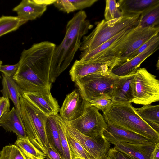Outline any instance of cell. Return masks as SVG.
I'll return each mask as SVG.
<instances>
[{"instance_id":"obj_1","label":"cell","mask_w":159,"mask_h":159,"mask_svg":"<svg viewBox=\"0 0 159 159\" xmlns=\"http://www.w3.org/2000/svg\"><path fill=\"white\" fill-rule=\"evenodd\" d=\"M56 47L52 43L44 41L22 52L13 78L23 93L51 89L49 72Z\"/></svg>"},{"instance_id":"obj_2","label":"cell","mask_w":159,"mask_h":159,"mask_svg":"<svg viewBox=\"0 0 159 159\" xmlns=\"http://www.w3.org/2000/svg\"><path fill=\"white\" fill-rule=\"evenodd\" d=\"M87 17L85 12L81 10L67 22L64 38L54 51L49 75L51 84L70 65L79 49L83 37L93 27Z\"/></svg>"},{"instance_id":"obj_3","label":"cell","mask_w":159,"mask_h":159,"mask_svg":"<svg viewBox=\"0 0 159 159\" xmlns=\"http://www.w3.org/2000/svg\"><path fill=\"white\" fill-rule=\"evenodd\" d=\"M131 103L113 102L103 112L106 123L159 143V133L138 115Z\"/></svg>"},{"instance_id":"obj_4","label":"cell","mask_w":159,"mask_h":159,"mask_svg":"<svg viewBox=\"0 0 159 159\" xmlns=\"http://www.w3.org/2000/svg\"><path fill=\"white\" fill-rule=\"evenodd\" d=\"M141 14L123 16L108 21L103 19L88 35L84 36L79 48L81 53L93 50L125 29L137 25Z\"/></svg>"},{"instance_id":"obj_5","label":"cell","mask_w":159,"mask_h":159,"mask_svg":"<svg viewBox=\"0 0 159 159\" xmlns=\"http://www.w3.org/2000/svg\"><path fill=\"white\" fill-rule=\"evenodd\" d=\"M20 103L21 117L29 139L46 154L49 144L45 130L48 116L22 96Z\"/></svg>"},{"instance_id":"obj_6","label":"cell","mask_w":159,"mask_h":159,"mask_svg":"<svg viewBox=\"0 0 159 159\" xmlns=\"http://www.w3.org/2000/svg\"><path fill=\"white\" fill-rule=\"evenodd\" d=\"M118 78L111 73H99L79 78L75 82L83 98L89 102L99 98H106L111 99Z\"/></svg>"},{"instance_id":"obj_7","label":"cell","mask_w":159,"mask_h":159,"mask_svg":"<svg viewBox=\"0 0 159 159\" xmlns=\"http://www.w3.org/2000/svg\"><path fill=\"white\" fill-rule=\"evenodd\" d=\"M130 85L132 102L145 105L159 100V81L146 68L137 70Z\"/></svg>"},{"instance_id":"obj_8","label":"cell","mask_w":159,"mask_h":159,"mask_svg":"<svg viewBox=\"0 0 159 159\" xmlns=\"http://www.w3.org/2000/svg\"><path fill=\"white\" fill-rule=\"evenodd\" d=\"M65 123L83 134L91 137L103 135L107 126L103 116L97 108L89 102L81 116Z\"/></svg>"},{"instance_id":"obj_9","label":"cell","mask_w":159,"mask_h":159,"mask_svg":"<svg viewBox=\"0 0 159 159\" xmlns=\"http://www.w3.org/2000/svg\"><path fill=\"white\" fill-rule=\"evenodd\" d=\"M66 124L67 130L78 141L92 159H102L107 156L110 144L103 134L89 137Z\"/></svg>"},{"instance_id":"obj_10","label":"cell","mask_w":159,"mask_h":159,"mask_svg":"<svg viewBox=\"0 0 159 159\" xmlns=\"http://www.w3.org/2000/svg\"><path fill=\"white\" fill-rule=\"evenodd\" d=\"M89 104L83 97L79 89L66 95L60 109V116L65 122L77 119L84 113Z\"/></svg>"},{"instance_id":"obj_11","label":"cell","mask_w":159,"mask_h":159,"mask_svg":"<svg viewBox=\"0 0 159 159\" xmlns=\"http://www.w3.org/2000/svg\"><path fill=\"white\" fill-rule=\"evenodd\" d=\"M51 89L34 92H24L22 96L48 116L59 111L57 101L52 95Z\"/></svg>"},{"instance_id":"obj_12","label":"cell","mask_w":159,"mask_h":159,"mask_svg":"<svg viewBox=\"0 0 159 159\" xmlns=\"http://www.w3.org/2000/svg\"><path fill=\"white\" fill-rule=\"evenodd\" d=\"M107 123V126L103 134L110 143L114 145L121 142L133 144L158 143L137 134L118 128L109 123Z\"/></svg>"},{"instance_id":"obj_13","label":"cell","mask_w":159,"mask_h":159,"mask_svg":"<svg viewBox=\"0 0 159 159\" xmlns=\"http://www.w3.org/2000/svg\"><path fill=\"white\" fill-rule=\"evenodd\" d=\"M159 45L158 41L131 59L113 66L110 73L118 77L134 74L143 62L159 49Z\"/></svg>"},{"instance_id":"obj_14","label":"cell","mask_w":159,"mask_h":159,"mask_svg":"<svg viewBox=\"0 0 159 159\" xmlns=\"http://www.w3.org/2000/svg\"><path fill=\"white\" fill-rule=\"evenodd\" d=\"M114 64L76 60L69 71L71 80L96 73H109Z\"/></svg>"},{"instance_id":"obj_15","label":"cell","mask_w":159,"mask_h":159,"mask_svg":"<svg viewBox=\"0 0 159 159\" xmlns=\"http://www.w3.org/2000/svg\"><path fill=\"white\" fill-rule=\"evenodd\" d=\"M47 5L40 3L38 0H23L13 9L17 17L26 21L41 17L47 9Z\"/></svg>"},{"instance_id":"obj_16","label":"cell","mask_w":159,"mask_h":159,"mask_svg":"<svg viewBox=\"0 0 159 159\" xmlns=\"http://www.w3.org/2000/svg\"><path fill=\"white\" fill-rule=\"evenodd\" d=\"M0 126L7 132L15 133L17 138L27 137L21 116L14 107L1 117Z\"/></svg>"},{"instance_id":"obj_17","label":"cell","mask_w":159,"mask_h":159,"mask_svg":"<svg viewBox=\"0 0 159 159\" xmlns=\"http://www.w3.org/2000/svg\"><path fill=\"white\" fill-rule=\"evenodd\" d=\"M155 144L154 143L133 144L121 142L115 145L114 148L135 159H149Z\"/></svg>"},{"instance_id":"obj_18","label":"cell","mask_w":159,"mask_h":159,"mask_svg":"<svg viewBox=\"0 0 159 159\" xmlns=\"http://www.w3.org/2000/svg\"><path fill=\"white\" fill-rule=\"evenodd\" d=\"M137 26L138 30L135 37L128 48L116 60L114 66L120 64L129 55L138 48L152 36L159 33V26L144 28L140 27L137 25Z\"/></svg>"},{"instance_id":"obj_19","label":"cell","mask_w":159,"mask_h":159,"mask_svg":"<svg viewBox=\"0 0 159 159\" xmlns=\"http://www.w3.org/2000/svg\"><path fill=\"white\" fill-rule=\"evenodd\" d=\"M159 4V0H120L117 6L123 16L141 14Z\"/></svg>"},{"instance_id":"obj_20","label":"cell","mask_w":159,"mask_h":159,"mask_svg":"<svg viewBox=\"0 0 159 159\" xmlns=\"http://www.w3.org/2000/svg\"><path fill=\"white\" fill-rule=\"evenodd\" d=\"M134 74L118 78L116 83L111 98L113 102L120 103L132 102L130 84Z\"/></svg>"},{"instance_id":"obj_21","label":"cell","mask_w":159,"mask_h":159,"mask_svg":"<svg viewBox=\"0 0 159 159\" xmlns=\"http://www.w3.org/2000/svg\"><path fill=\"white\" fill-rule=\"evenodd\" d=\"M2 89L1 90L2 96L10 99L15 108L21 116L20 98L23 93L21 89L16 84L13 77H9L2 74Z\"/></svg>"},{"instance_id":"obj_22","label":"cell","mask_w":159,"mask_h":159,"mask_svg":"<svg viewBox=\"0 0 159 159\" xmlns=\"http://www.w3.org/2000/svg\"><path fill=\"white\" fill-rule=\"evenodd\" d=\"M136 25L125 29L91 51L85 53H81L79 60L82 61H88L94 59L123 38Z\"/></svg>"},{"instance_id":"obj_23","label":"cell","mask_w":159,"mask_h":159,"mask_svg":"<svg viewBox=\"0 0 159 159\" xmlns=\"http://www.w3.org/2000/svg\"><path fill=\"white\" fill-rule=\"evenodd\" d=\"M45 130L49 144H51L60 154L63 159V151L61 143L58 128L54 115L48 117Z\"/></svg>"},{"instance_id":"obj_24","label":"cell","mask_w":159,"mask_h":159,"mask_svg":"<svg viewBox=\"0 0 159 159\" xmlns=\"http://www.w3.org/2000/svg\"><path fill=\"white\" fill-rule=\"evenodd\" d=\"M159 4L147 9L142 13L137 25L142 28L159 26Z\"/></svg>"},{"instance_id":"obj_25","label":"cell","mask_w":159,"mask_h":159,"mask_svg":"<svg viewBox=\"0 0 159 159\" xmlns=\"http://www.w3.org/2000/svg\"><path fill=\"white\" fill-rule=\"evenodd\" d=\"M15 144L18 147L28 159H45L46 155L30 141L28 137L17 138Z\"/></svg>"},{"instance_id":"obj_26","label":"cell","mask_w":159,"mask_h":159,"mask_svg":"<svg viewBox=\"0 0 159 159\" xmlns=\"http://www.w3.org/2000/svg\"><path fill=\"white\" fill-rule=\"evenodd\" d=\"M138 115L149 125H159V105L148 104L135 108Z\"/></svg>"},{"instance_id":"obj_27","label":"cell","mask_w":159,"mask_h":159,"mask_svg":"<svg viewBox=\"0 0 159 159\" xmlns=\"http://www.w3.org/2000/svg\"><path fill=\"white\" fill-rule=\"evenodd\" d=\"M27 22L17 16H2L0 17V37L16 30Z\"/></svg>"},{"instance_id":"obj_28","label":"cell","mask_w":159,"mask_h":159,"mask_svg":"<svg viewBox=\"0 0 159 159\" xmlns=\"http://www.w3.org/2000/svg\"><path fill=\"white\" fill-rule=\"evenodd\" d=\"M57 125L61 144L63 151V159H72L68 144L66 134L65 122L58 114L54 115Z\"/></svg>"},{"instance_id":"obj_29","label":"cell","mask_w":159,"mask_h":159,"mask_svg":"<svg viewBox=\"0 0 159 159\" xmlns=\"http://www.w3.org/2000/svg\"><path fill=\"white\" fill-rule=\"evenodd\" d=\"M66 134L72 159H92L78 141L67 130L66 128Z\"/></svg>"},{"instance_id":"obj_30","label":"cell","mask_w":159,"mask_h":159,"mask_svg":"<svg viewBox=\"0 0 159 159\" xmlns=\"http://www.w3.org/2000/svg\"><path fill=\"white\" fill-rule=\"evenodd\" d=\"M0 159H28L15 144L6 145L0 152Z\"/></svg>"},{"instance_id":"obj_31","label":"cell","mask_w":159,"mask_h":159,"mask_svg":"<svg viewBox=\"0 0 159 159\" xmlns=\"http://www.w3.org/2000/svg\"><path fill=\"white\" fill-rule=\"evenodd\" d=\"M122 13L118 8L115 0H106L104 11L105 20L108 21L123 16Z\"/></svg>"},{"instance_id":"obj_32","label":"cell","mask_w":159,"mask_h":159,"mask_svg":"<svg viewBox=\"0 0 159 159\" xmlns=\"http://www.w3.org/2000/svg\"><path fill=\"white\" fill-rule=\"evenodd\" d=\"M158 41H159V33L152 36L138 48L129 55L118 65L127 61L137 56L144 51L148 47Z\"/></svg>"},{"instance_id":"obj_33","label":"cell","mask_w":159,"mask_h":159,"mask_svg":"<svg viewBox=\"0 0 159 159\" xmlns=\"http://www.w3.org/2000/svg\"><path fill=\"white\" fill-rule=\"evenodd\" d=\"M112 102L111 99L102 98L91 100L89 102L91 105L94 106L98 110H101L103 112L107 110Z\"/></svg>"},{"instance_id":"obj_34","label":"cell","mask_w":159,"mask_h":159,"mask_svg":"<svg viewBox=\"0 0 159 159\" xmlns=\"http://www.w3.org/2000/svg\"><path fill=\"white\" fill-rule=\"evenodd\" d=\"M53 4L59 10L67 13L75 11L71 0H56Z\"/></svg>"},{"instance_id":"obj_35","label":"cell","mask_w":159,"mask_h":159,"mask_svg":"<svg viewBox=\"0 0 159 159\" xmlns=\"http://www.w3.org/2000/svg\"><path fill=\"white\" fill-rule=\"evenodd\" d=\"M18 63L12 65H2L0 68V72L5 75L13 77L16 74L18 68Z\"/></svg>"},{"instance_id":"obj_36","label":"cell","mask_w":159,"mask_h":159,"mask_svg":"<svg viewBox=\"0 0 159 159\" xmlns=\"http://www.w3.org/2000/svg\"><path fill=\"white\" fill-rule=\"evenodd\" d=\"M98 1V0H71L75 11L90 7Z\"/></svg>"},{"instance_id":"obj_37","label":"cell","mask_w":159,"mask_h":159,"mask_svg":"<svg viewBox=\"0 0 159 159\" xmlns=\"http://www.w3.org/2000/svg\"><path fill=\"white\" fill-rule=\"evenodd\" d=\"M107 156L110 159H132L131 157L114 147L110 149Z\"/></svg>"},{"instance_id":"obj_38","label":"cell","mask_w":159,"mask_h":159,"mask_svg":"<svg viewBox=\"0 0 159 159\" xmlns=\"http://www.w3.org/2000/svg\"><path fill=\"white\" fill-rule=\"evenodd\" d=\"M9 99L3 96L0 97V119L5 114L10 111Z\"/></svg>"},{"instance_id":"obj_39","label":"cell","mask_w":159,"mask_h":159,"mask_svg":"<svg viewBox=\"0 0 159 159\" xmlns=\"http://www.w3.org/2000/svg\"><path fill=\"white\" fill-rule=\"evenodd\" d=\"M48 149L46 154L47 159H63L60 154L52 145L49 144Z\"/></svg>"},{"instance_id":"obj_40","label":"cell","mask_w":159,"mask_h":159,"mask_svg":"<svg viewBox=\"0 0 159 159\" xmlns=\"http://www.w3.org/2000/svg\"><path fill=\"white\" fill-rule=\"evenodd\" d=\"M149 159H159V143L155 145L153 150L150 154Z\"/></svg>"},{"instance_id":"obj_41","label":"cell","mask_w":159,"mask_h":159,"mask_svg":"<svg viewBox=\"0 0 159 159\" xmlns=\"http://www.w3.org/2000/svg\"><path fill=\"white\" fill-rule=\"evenodd\" d=\"M102 159H110V158L107 156H106L104 157H103Z\"/></svg>"},{"instance_id":"obj_42","label":"cell","mask_w":159,"mask_h":159,"mask_svg":"<svg viewBox=\"0 0 159 159\" xmlns=\"http://www.w3.org/2000/svg\"><path fill=\"white\" fill-rule=\"evenodd\" d=\"M2 62L0 60V68L1 66L2 65ZM1 78V77L0 75V79Z\"/></svg>"},{"instance_id":"obj_43","label":"cell","mask_w":159,"mask_h":159,"mask_svg":"<svg viewBox=\"0 0 159 159\" xmlns=\"http://www.w3.org/2000/svg\"><path fill=\"white\" fill-rule=\"evenodd\" d=\"M131 158H132V157H131ZM132 158V159H135L133 158Z\"/></svg>"},{"instance_id":"obj_44","label":"cell","mask_w":159,"mask_h":159,"mask_svg":"<svg viewBox=\"0 0 159 159\" xmlns=\"http://www.w3.org/2000/svg\"></svg>"}]
</instances>
